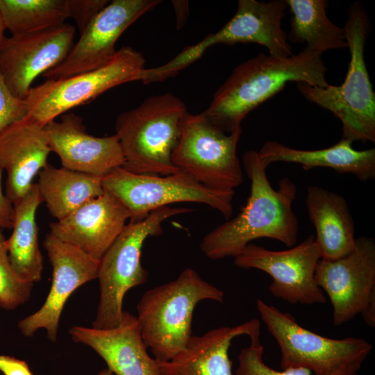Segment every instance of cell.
<instances>
[{
    "label": "cell",
    "instance_id": "25",
    "mask_svg": "<svg viewBox=\"0 0 375 375\" xmlns=\"http://www.w3.org/2000/svg\"><path fill=\"white\" fill-rule=\"evenodd\" d=\"M36 183L42 200L53 217L62 220L86 202L101 196L102 177L57 168L49 163L39 172Z\"/></svg>",
    "mask_w": 375,
    "mask_h": 375
},
{
    "label": "cell",
    "instance_id": "16",
    "mask_svg": "<svg viewBox=\"0 0 375 375\" xmlns=\"http://www.w3.org/2000/svg\"><path fill=\"white\" fill-rule=\"evenodd\" d=\"M43 245L52 267L50 290L43 305L20 320L18 328L26 337L44 329L49 340L55 342L67 300L79 287L97 278L99 261L50 232L46 235Z\"/></svg>",
    "mask_w": 375,
    "mask_h": 375
},
{
    "label": "cell",
    "instance_id": "28",
    "mask_svg": "<svg viewBox=\"0 0 375 375\" xmlns=\"http://www.w3.org/2000/svg\"><path fill=\"white\" fill-rule=\"evenodd\" d=\"M6 240L3 229H0V307L12 310L29 299L33 284L21 280L14 272Z\"/></svg>",
    "mask_w": 375,
    "mask_h": 375
},
{
    "label": "cell",
    "instance_id": "20",
    "mask_svg": "<svg viewBox=\"0 0 375 375\" xmlns=\"http://www.w3.org/2000/svg\"><path fill=\"white\" fill-rule=\"evenodd\" d=\"M51 152L44 125L30 116L0 133V168L6 170V195L13 204L30 190Z\"/></svg>",
    "mask_w": 375,
    "mask_h": 375
},
{
    "label": "cell",
    "instance_id": "33",
    "mask_svg": "<svg viewBox=\"0 0 375 375\" xmlns=\"http://www.w3.org/2000/svg\"><path fill=\"white\" fill-rule=\"evenodd\" d=\"M3 172L0 168V229L12 228L14 218V204L2 190Z\"/></svg>",
    "mask_w": 375,
    "mask_h": 375
},
{
    "label": "cell",
    "instance_id": "32",
    "mask_svg": "<svg viewBox=\"0 0 375 375\" xmlns=\"http://www.w3.org/2000/svg\"><path fill=\"white\" fill-rule=\"evenodd\" d=\"M0 372L3 375H33L26 361L6 355H0Z\"/></svg>",
    "mask_w": 375,
    "mask_h": 375
},
{
    "label": "cell",
    "instance_id": "11",
    "mask_svg": "<svg viewBox=\"0 0 375 375\" xmlns=\"http://www.w3.org/2000/svg\"><path fill=\"white\" fill-rule=\"evenodd\" d=\"M322 259L314 235L290 249L274 251L252 243L234 258L235 265L243 269H256L272 278L271 294L292 304L324 303L327 299L315 278L317 265Z\"/></svg>",
    "mask_w": 375,
    "mask_h": 375
},
{
    "label": "cell",
    "instance_id": "35",
    "mask_svg": "<svg viewBox=\"0 0 375 375\" xmlns=\"http://www.w3.org/2000/svg\"><path fill=\"white\" fill-rule=\"evenodd\" d=\"M5 30L6 27L0 12V47L6 38L4 35Z\"/></svg>",
    "mask_w": 375,
    "mask_h": 375
},
{
    "label": "cell",
    "instance_id": "8",
    "mask_svg": "<svg viewBox=\"0 0 375 375\" xmlns=\"http://www.w3.org/2000/svg\"><path fill=\"white\" fill-rule=\"evenodd\" d=\"M241 134V128L226 133L202 113L187 112L172 153V163L178 171L208 188L235 190L244 178L237 154Z\"/></svg>",
    "mask_w": 375,
    "mask_h": 375
},
{
    "label": "cell",
    "instance_id": "2",
    "mask_svg": "<svg viewBox=\"0 0 375 375\" xmlns=\"http://www.w3.org/2000/svg\"><path fill=\"white\" fill-rule=\"evenodd\" d=\"M327 68L322 55L303 49L278 58L260 53L238 65L201 112L226 133L241 128L246 116L279 92L289 82L325 88Z\"/></svg>",
    "mask_w": 375,
    "mask_h": 375
},
{
    "label": "cell",
    "instance_id": "10",
    "mask_svg": "<svg viewBox=\"0 0 375 375\" xmlns=\"http://www.w3.org/2000/svg\"><path fill=\"white\" fill-rule=\"evenodd\" d=\"M144 65V58L140 52L122 47L110 62L98 69L65 78L47 80L31 87L24 99L28 115L46 125L114 87L138 81Z\"/></svg>",
    "mask_w": 375,
    "mask_h": 375
},
{
    "label": "cell",
    "instance_id": "36",
    "mask_svg": "<svg viewBox=\"0 0 375 375\" xmlns=\"http://www.w3.org/2000/svg\"><path fill=\"white\" fill-rule=\"evenodd\" d=\"M97 375H115L111 371H110L108 368L103 369L101 370Z\"/></svg>",
    "mask_w": 375,
    "mask_h": 375
},
{
    "label": "cell",
    "instance_id": "9",
    "mask_svg": "<svg viewBox=\"0 0 375 375\" xmlns=\"http://www.w3.org/2000/svg\"><path fill=\"white\" fill-rule=\"evenodd\" d=\"M105 192L117 198L130 212V222L140 220L151 211L180 202L206 204L225 219L233 213L235 190L208 188L184 173L167 175L136 174L122 167L102 177Z\"/></svg>",
    "mask_w": 375,
    "mask_h": 375
},
{
    "label": "cell",
    "instance_id": "7",
    "mask_svg": "<svg viewBox=\"0 0 375 375\" xmlns=\"http://www.w3.org/2000/svg\"><path fill=\"white\" fill-rule=\"evenodd\" d=\"M256 308L280 347L282 369L303 367L314 375L360 370L372 350V344L362 338L334 339L309 331L299 325L290 313L262 299L256 300Z\"/></svg>",
    "mask_w": 375,
    "mask_h": 375
},
{
    "label": "cell",
    "instance_id": "6",
    "mask_svg": "<svg viewBox=\"0 0 375 375\" xmlns=\"http://www.w3.org/2000/svg\"><path fill=\"white\" fill-rule=\"evenodd\" d=\"M190 211L192 209L186 207L165 206L125 225L99 261L100 297L92 327L111 328L119 324L125 294L148 279L149 273L140 262L144 241L161 234L166 219Z\"/></svg>",
    "mask_w": 375,
    "mask_h": 375
},
{
    "label": "cell",
    "instance_id": "18",
    "mask_svg": "<svg viewBox=\"0 0 375 375\" xmlns=\"http://www.w3.org/2000/svg\"><path fill=\"white\" fill-rule=\"evenodd\" d=\"M129 219L126 207L104 191L66 218L51 223L50 233L100 261Z\"/></svg>",
    "mask_w": 375,
    "mask_h": 375
},
{
    "label": "cell",
    "instance_id": "12",
    "mask_svg": "<svg viewBox=\"0 0 375 375\" xmlns=\"http://www.w3.org/2000/svg\"><path fill=\"white\" fill-rule=\"evenodd\" d=\"M287 8L285 0H239L233 17L218 31L183 49L172 59V67L181 72L218 44L255 43L265 47L271 56H292L288 35L281 27Z\"/></svg>",
    "mask_w": 375,
    "mask_h": 375
},
{
    "label": "cell",
    "instance_id": "3",
    "mask_svg": "<svg viewBox=\"0 0 375 375\" xmlns=\"http://www.w3.org/2000/svg\"><path fill=\"white\" fill-rule=\"evenodd\" d=\"M370 28L361 3H352L343 28L351 57L344 82L325 88L297 84L299 91L308 101L330 111L341 121L342 138L351 142H375V93L364 58Z\"/></svg>",
    "mask_w": 375,
    "mask_h": 375
},
{
    "label": "cell",
    "instance_id": "26",
    "mask_svg": "<svg viewBox=\"0 0 375 375\" xmlns=\"http://www.w3.org/2000/svg\"><path fill=\"white\" fill-rule=\"evenodd\" d=\"M291 12L288 40L305 44V49L322 55L326 51L347 48L343 28L327 17V0H285Z\"/></svg>",
    "mask_w": 375,
    "mask_h": 375
},
{
    "label": "cell",
    "instance_id": "23",
    "mask_svg": "<svg viewBox=\"0 0 375 375\" xmlns=\"http://www.w3.org/2000/svg\"><path fill=\"white\" fill-rule=\"evenodd\" d=\"M306 206L322 259L335 260L351 251L355 224L345 199L318 185L307 188Z\"/></svg>",
    "mask_w": 375,
    "mask_h": 375
},
{
    "label": "cell",
    "instance_id": "31",
    "mask_svg": "<svg viewBox=\"0 0 375 375\" xmlns=\"http://www.w3.org/2000/svg\"><path fill=\"white\" fill-rule=\"evenodd\" d=\"M108 2V0H67L69 17L74 19L81 32Z\"/></svg>",
    "mask_w": 375,
    "mask_h": 375
},
{
    "label": "cell",
    "instance_id": "19",
    "mask_svg": "<svg viewBox=\"0 0 375 375\" xmlns=\"http://www.w3.org/2000/svg\"><path fill=\"white\" fill-rule=\"evenodd\" d=\"M72 340L93 349L115 375H159L158 361L147 352L136 316L123 312L119 324L111 328L74 326Z\"/></svg>",
    "mask_w": 375,
    "mask_h": 375
},
{
    "label": "cell",
    "instance_id": "17",
    "mask_svg": "<svg viewBox=\"0 0 375 375\" xmlns=\"http://www.w3.org/2000/svg\"><path fill=\"white\" fill-rule=\"evenodd\" d=\"M44 128L51 151L59 156L62 167L103 177L124 164L117 135L88 134L82 119L73 112L62 115L59 122L51 121Z\"/></svg>",
    "mask_w": 375,
    "mask_h": 375
},
{
    "label": "cell",
    "instance_id": "1",
    "mask_svg": "<svg viewBox=\"0 0 375 375\" xmlns=\"http://www.w3.org/2000/svg\"><path fill=\"white\" fill-rule=\"evenodd\" d=\"M242 163L251 182L250 194L235 217L216 226L202 239L200 249L211 260L235 258L258 238L274 239L288 247L297 241L299 222L292 209L297 192L295 183L283 177L278 188H273L266 174L267 167L256 151H246Z\"/></svg>",
    "mask_w": 375,
    "mask_h": 375
},
{
    "label": "cell",
    "instance_id": "27",
    "mask_svg": "<svg viewBox=\"0 0 375 375\" xmlns=\"http://www.w3.org/2000/svg\"><path fill=\"white\" fill-rule=\"evenodd\" d=\"M0 12L12 35L49 29L69 17L67 0H0Z\"/></svg>",
    "mask_w": 375,
    "mask_h": 375
},
{
    "label": "cell",
    "instance_id": "14",
    "mask_svg": "<svg viewBox=\"0 0 375 375\" xmlns=\"http://www.w3.org/2000/svg\"><path fill=\"white\" fill-rule=\"evenodd\" d=\"M159 0H113L101 9L81 32L67 56L46 72L47 80H58L98 69L115 56L122 34Z\"/></svg>",
    "mask_w": 375,
    "mask_h": 375
},
{
    "label": "cell",
    "instance_id": "4",
    "mask_svg": "<svg viewBox=\"0 0 375 375\" xmlns=\"http://www.w3.org/2000/svg\"><path fill=\"white\" fill-rule=\"evenodd\" d=\"M224 292L187 267L168 283L144 292L136 306L141 335L158 361L182 351L192 334L193 312L201 301L223 303Z\"/></svg>",
    "mask_w": 375,
    "mask_h": 375
},
{
    "label": "cell",
    "instance_id": "30",
    "mask_svg": "<svg viewBox=\"0 0 375 375\" xmlns=\"http://www.w3.org/2000/svg\"><path fill=\"white\" fill-rule=\"evenodd\" d=\"M27 115L25 100L11 92L0 74V133L8 126Z\"/></svg>",
    "mask_w": 375,
    "mask_h": 375
},
{
    "label": "cell",
    "instance_id": "15",
    "mask_svg": "<svg viewBox=\"0 0 375 375\" xmlns=\"http://www.w3.org/2000/svg\"><path fill=\"white\" fill-rule=\"evenodd\" d=\"M74 35L75 26L64 23L6 38L0 47V74L11 92L24 99L35 78L65 59Z\"/></svg>",
    "mask_w": 375,
    "mask_h": 375
},
{
    "label": "cell",
    "instance_id": "13",
    "mask_svg": "<svg viewBox=\"0 0 375 375\" xmlns=\"http://www.w3.org/2000/svg\"><path fill=\"white\" fill-rule=\"evenodd\" d=\"M315 278L331 303L335 326L362 315L375 303L374 238L359 237L353 249L344 256L335 260L320 259Z\"/></svg>",
    "mask_w": 375,
    "mask_h": 375
},
{
    "label": "cell",
    "instance_id": "22",
    "mask_svg": "<svg viewBox=\"0 0 375 375\" xmlns=\"http://www.w3.org/2000/svg\"><path fill=\"white\" fill-rule=\"evenodd\" d=\"M353 142L341 138L335 144L322 149L303 150L276 141L265 142L257 151L260 161L268 167L273 162L297 163L305 171L328 167L338 173L351 174L360 181L375 178V149L356 150Z\"/></svg>",
    "mask_w": 375,
    "mask_h": 375
},
{
    "label": "cell",
    "instance_id": "29",
    "mask_svg": "<svg viewBox=\"0 0 375 375\" xmlns=\"http://www.w3.org/2000/svg\"><path fill=\"white\" fill-rule=\"evenodd\" d=\"M250 341V345L243 348L239 354L235 375H313L310 370L303 367L283 369L282 371L271 368L264 362V348L260 336L251 338ZM358 372L359 369H351L333 375H360Z\"/></svg>",
    "mask_w": 375,
    "mask_h": 375
},
{
    "label": "cell",
    "instance_id": "34",
    "mask_svg": "<svg viewBox=\"0 0 375 375\" xmlns=\"http://www.w3.org/2000/svg\"><path fill=\"white\" fill-rule=\"evenodd\" d=\"M174 11L176 13L177 26L182 27L188 15V1H172Z\"/></svg>",
    "mask_w": 375,
    "mask_h": 375
},
{
    "label": "cell",
    "instance_id": "21",
    "mask_svg": "<svg viewBox=\"0 0 375 375\" xmlns=\"http://www.w3.org/2000/svg\"><path fill=\"white\" fill-rule=\"evenodd\" d=\"M260 335V322L253 319L236 326H221L192 335L185 348L167 361H158L159 375H233L229 348L236 337Z\"/></svg>",
    "mask_w": 375,
    "mask_h": 375
},
{
    "label": "cell",
    "instance_id": "24",
    "mask_svg": "<svg viewBox=\"0 0 375 375\" xmlns=\"http://www.w3.org/2000/svg\"><path fill=\"white\" fill-rule=\"evenodd\" d=\"M42 203L38 185L33 183L28 193L14 204L12 232L6 240L14 272L21 280L33 284L41 280L43 272L36 222V212Z\"/></svg>",
    "mask_w": 375,
    "mask_h": 375
},
{
    "label": "cell",
    "instance_id": "5",
    "mask_svg": "<svg viewBox=\"0 0 375 375\" xmlns=\"http://www.w3.org/2000/svg\"><path fill=\"white\" fill-rule=\"evenodd\" d=\"M187 112L180 98L167 92L148 97L138 107L120 113L115 134L124 157L122 167L140 174L177 172L172 153Z\"/></svg>",
    "mask_w": 375,
    "mask_h": 375
}]
</instances>
